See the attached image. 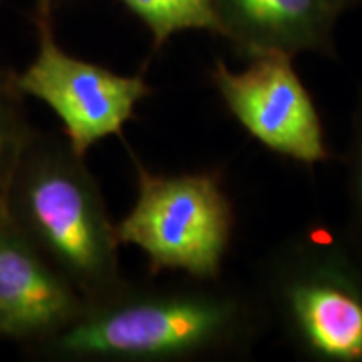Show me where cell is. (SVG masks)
Returning a JSON list of instances; mask_svg holds the SVG:
<instances>
[{
  "instance_id": "obj_1",
  "label": "cell",
  "mask_w": 362,
  "mask_h": 362,
  "mask_svg": "<svg viewBox=\"0 0 362 362\" xmlns=\"http://www.w3.org/2000/svg\"><path fill=\"white\" fill-rule=\"evenodd\" d=\"M267 330L253 287L221 280L171 288L126 285L34 349L62 361L243 359Z\"/></svg>"
},
{
  "instance_id": "obj_2",
  "label": "cell",
  "mask_w": 362,
  "mask_h": 362,
  "mask_svg": "<svg viewBox=\"0 0 362 362\" xmlns=\"http://www.w3.org/2000/svg\"><path fill=\"white\" fill-rule=\"evenodd\" d=\"M6 214L89 305L126 287L116 223L84 158L34 133L6 198Z\"/></svg>"
},
{
  "instance_id": "obj_3",
  "label": "cell",
  "mask_w": 362,
  "mask_h": 362,
  "mask_svg": "<svg viewBox=\"0 0 362 362\" xmlns=\"http://www.w3.org/2000/svg\"><path fill=\"white\" fill-rule=\"evenodd\" d=\"M253 291L269 329L312 362H362V260L342 228L307 223L267 253Z\"/></svg>"
},
{
  "instance_id": "obj_4",
  "label": "cell",
  "mask_w": 362,
  "mask_h": 362,
  "mask_svg": "<svg viewBox=\"0 0 362 362\" xmlns=\"http://www.w3.org/2000/svg\"><path fill=\"white\" fill-rule=\"evenodd\" d=\"M138 197L116 223L123 245H134L155 272L178 270L194 280H221L235 230L232 198L215 171L156 175L136 163Z\"/></svg>"
},
{
  "instance_id": "obj_5",
  "label": "cell",
  "mask_w": 362,
  "mask_h": 362,
  "mask_svg": "<svg viewBox=\"0 0 362 362\" xmlns=\"http://www.w3.org/2000/svg\"><path fill=\"white\" fill-rule=\"evenodd\" d=\"M37 54L21 74L22 93L47 104L64 126L69 146L83 156L104 138L123 133L138 104L151 94L141 76H121L62 51L52 19L34 17Z\"/></svg>"
},
{
  "instance_id": "obj_6",
  "label": "cell",
  "mask_w": 362,
  "mask_h": 362,
  "mask_svg": "<svg viewBox=\"0 0 362 362\" xmlns=\"http://www.w3.org/2000/svg\"><path fill=\"white\" fill-rule=\"evenodd\" d=\"M293 61L285 54H264L233 71L216 59L210 78L226 110L253 139L312 168L330 160V149L314 99Z\"/></svg>"
},
{
  "instance_id": "obj_7",
  "label": "cell",
  "mask_w": 362,
  "mask_h": 362,
  "mask_svg": "<svg viewBox=\"0 0 362 362\" xmlns=\"http://www.w3.org/2000/svg\"><path fill=\"white\" fill-rule=\"evenodd\" d=\"M89 304L0 214V341L37 347L74 322Z\"/></svg>"
},
{
  "instance_id": "obj_8",
  "label": "cell",
  "mask_w": 362,
  "mask_h": 362,
  "mask_svg": "<svg viewBox=\"0 0 362 362\" xmlns=\"http://www.w3.org/2000/svg\"><path fill=\"white\" fill-rule=\"evenodd\" d=\"M225 39L243 61L264 54L339 59L341 13L329 0H214Z\"/></svg>"
},
{
  "instance_id": "obj_9",
  "label": "cell",
  "mask_w": 362,
  "mask_h": 362,
  "mask_svg": "<svg viewBox=\"0 0 362 362\" xmlns=\"http://www.w3.org/2000/svg\"><path fill=\"white\" fill-rule=\"evenodd\" d=\"M146 25L153 49L160 51L173 35L205 30L220 35L214 0H119Z\"/></svg>"
},
{
  "instance_id": "obj_10",
  "label": "cell",
  "mask_w": 362,
  "mask_h": 362,
  "mask_svg": "<svg viewBox=\"0 0 362 362\" xmlns=\"http://www.w3.org/2000/svg\"><path fill=\"white\" fill-rule=\"evenodd\" d=\"M25 94L17 84V72L0 66V214L22 153L35 131L25 112Z\"/></svg>"
},
{
  "instance_id": "obj_11",
  "label": "cell",
  "mask_w": 362,
  "mask_h": 362,
  "mask_svg": "<svg viewBox=\"0 0 362 362\" xmlns=\"http://www.w3.org/2000/svg\"><path fill=\"white\" fill-rule=\"evenodd\" d=\"M347 220L344 235L362 260V86L351 116V131L346 155Z\"/></svg>"
},
{
  "instance_id": "obj_12",
  "label": "cell",
  "mask_w": 362,
  "mask_h": 362,
  "mask_svg": "<svg viewBox=\"0 0 362 362\" xmlns=\"http://www.w3.org/2000/svg\"><path fill=\"white\" fill-rule=\"evenodd\" d=\"M62 2L64 0H34V17H49V19H52L54 12Z\"/></svg>"
},
{
  "instance_id": "obj_13",
  "label": "cell",
  "mask_w": 362,
  "mask_h": 362,
  "mask_svg": "<svg viewBox=\"0 0 362 362\" xmlns=\"http://www.w3.org/2000/svg\"><path fill=\"white\" fill-rule=\"evenodd\" d=\"M329 2L332 4L334 8H336L341 16L349 11H354V8L362 7V0H329Z\"/></svg>"
}]
</instances>
